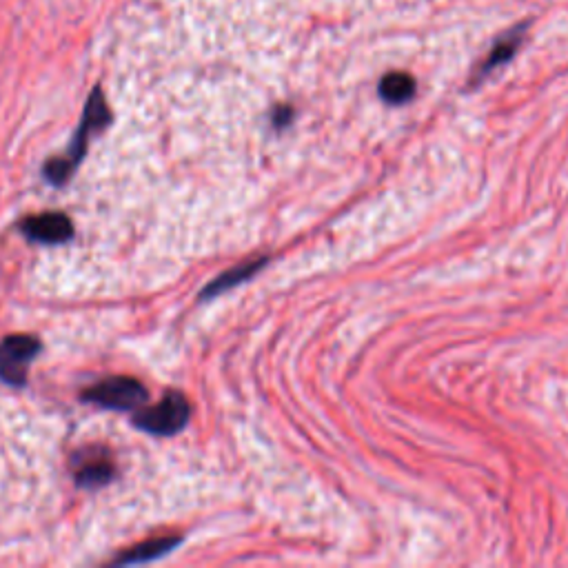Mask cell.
<instances>
[{
	"instance_id": "cell-1",
	"label": "cell",
	"mask_w": 568,
	"mask_h": 568,
	"mask_svg": "<svg viewBox=\"0 0 568 568\" xmlns=\"http://www.w3.org/2000/svg\"><path fill=\"white\" fill-rule=\"evenodd\" d=\"M111 123V111L107 107V100L103 96L100 87H96L91 91V96L87 98L85 103V111L83 118H80V125L76 129L74 138H71V145L67 149L65 156L60 158H49L43 167V176L54 187H63L69 182V178L74 176V171L80 167V162L85 160L87 149H89V140L98 131L107 129Z\"/></svg>"
},
{
	"instance_id": "cell-2",
	"label": "cell",
	"mask_w": 568,
	"mask_h": 568,
	"mask_svg": "<svg viewBox=\"0 0 568 568\" xmlns=\"http://www.w3.org/2000/svg\"><path fill=\"white\" fill-rule=\"evenodd\" d=\"M191 420V404L180 391H169L165 398L149 409H136L131 424L138 431H145L149 435H160V438H169V435L180 433Z\"/></svg>"
},
{
	"instance_id": "cell-3",
	"label": "cell",
	"mask_w": 568,
	"mask_h": 568,
	"mask_svg": "<svg viewBox=\"0 0 568 568\" xmlns=\"http://www.w3.org/2000/svg\"><path fill=\"white\" fill-rule=\"evenodd\" d=\"M43 351V342L29 333H12L0 340V382L12 389H23L32 362Z\"/></svg>"
},
{
	"instance_id": "cell-4",
	"label": "cell",
	"mask_w": 568,
	"mask_h": 568,
	"mask_svg": "<svg viewBox=\"0 0 568 568\" xmlns=\"http://www.w3.org/2000/svg\"><path fill=\"white\" fill-rule=\"evenodd\" d=\"M80 400L98 404V407L109 411H136L149 400V393L140 380L127 378V375H116V378H107L94 384V387L85 389Z\"/></svg>"
},
{
	"instance_id": "cell-5",
	"label": "cell",
	"mask_w": 568,
	"mask_h": 568,
	"mask_svg": "<svg viewBox=\"0 0 568 568\" xmlns=\"http://www.w3.org/2000/svg\"><path fill=\"white\" fill-rule=\"evenodd\" d=\"M71 471L78 489L96 491L116 480L118 469L105 446H85L71 455Z\"/></svg>"
},
{
	"instance_id": "cell-6",
	"label": "cell",
	"mask_w": 568,
	"mask_h": 568,
	"mask_svg": "<svg viewBox=\"0 0 568 568\" xmlns=\"http://www.w3.org/2000/svg\"><path fill=\"white\" fill-rule=\"evenodd\" d=\"M18 231L29 242L38 245H65L74 238V222L60 211H45L40 216H29L18 225Z\"/></svg>"
},
{
	"instance_id": "cell-7",
	"label": "cell",
	"mask_w": 568,
	"mask_h": 568,
	"mask_svg": "<svg viewBox=\"0 0 568 568\" xmlns=\"http://www.w3.org/2000/svg\"><path fill=\"white\" fill-rule=\"evenodd\" d=\"M182 544V537L180 535H165V537H151L147 542H140L136 546H131V549L120 553L114 562V566H134V564H147V562H154L160 560V557L169 555L171 551L176 549V546Z\"/></svg>"
},
{
	"instance_id": "cell-8",
	"label": "cell",
	"mask_w": 568,
	"mask_h": 568,
	"mask_svg": "<svg viewBox=\"0 0 568 568\" xmlns=\"http://www.w3.org/2000/svg\"><path fill=\"white\" fill-rule=\"evenodd\" d=\"M265 262H267L265 258L251 260V262H245V265H238V267L225 271L220 278H216V280L207 284L205 291L200 293V300L216 298V296H220V293H225V291H229L233 287H238L240 282H245V280L256 276V273L262 269V265H265Z\"/></svg>"
},
{
	"instance_id": "cell-9",
	"label": "cell",
	"mask_w": 568,
	"mask_h": 568,
	"mask_svg": "<svg viewBox=\"0 0 568 568\" xmlns=\"http://www.w3.org/2000/svg\"><path fill=\"white\" fill-rule=\"evenodd\" d=\"M524 34H526V27L520 25V27H515L513 32H509V34L497 40V45L493 47V52L489 54V58H486L484 63H482V67H480V71H478V76H475V80H482L484 76H489L493 69H497V67L504 65V63H509V60L513 58V54L517 52V49H520Z\"/></svg>"
},
{
	"instance_id": "cell-10",
	"label": "cell",
	"mask_w": 568,
	"mask_h": 568,
	"mask_svg": "<svg viewBox=\"0 0 568 568\" xmlns=\"http://www.w3.org/2000/svg\"><path fill=\"white\" fill-rule=\"evenodd\" d=\"M415 96V80L402 71H393L380 80V98L389 105H404Z\"/></svg>"
},
{
	"instance_id": "cell-11",
	"label": "cell",
	"mask_w": 568,
	"mask_h": 568,
	"mask_svg": "<svg viewBox=\"0 0 568 568\" xmlns=\"http://www.w3.org/2000/svg\"><path fill=\"white\" fill-rule=\"evenodd\" d=\"M291 118H293V111L289 107H282L276 111V116H273V123H276L278 127H284L291 123Z\"/></svg>"
}]
</instances>
